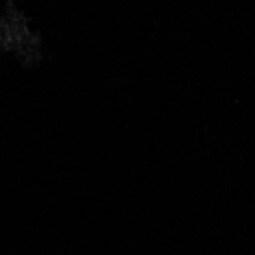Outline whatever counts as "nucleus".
I'll list each match as a JSON object with an SVG mask.
<instances>
[]
</instances>
